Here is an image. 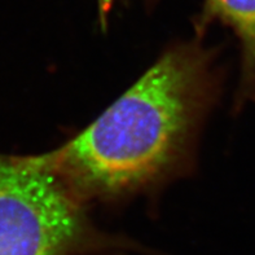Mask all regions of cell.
<instances>
[{"mask_svg": "<svg viewBox=\"0 0 255 255\" xmlns=\"http://www.w3.org/2000/svg\"><path fill=\"white\" fill-rule=\"evenodd\" d=\"M122 248L95 230L84 201L45 154L0 153V255H113Z\"/></svg>", "mask_w": 255, "mask_h": 255, "instance_id": "obj_2", "label": "cell"}, {"mask_svg": "<svg viewBox=\"0 0 255 255\" xmlns=\"http://www.w3.org/2000/svg\"><path fill=\"white\" fill-rule=\"evenodd\" d=\"M217 84L210 52L196 43L176 45L87 128L45 157L84 202L148 191L188 163Z\"/></svg>", "mask_w": 255, "mask_h": 255, "instance_id": "obj_1", "label": "cell"}, {"mask_svg": "<svg viewBox=\"0 0 255 255\" xmlns=\"http://www.w3.org/2000/svg\"><path fill=\"white\" fill-rule=\"evenodd\" d=\"M114 0H99V5H100L101 17L105 16V13L110 9V6L113 5Z\"/></svg>", "mask_w": 255, "mask_h": 255, "instance_id": "obj_4", "label": "cell"}, {"mask_svg": "<svg viewBox=\"0 0 255 255\" xmlns=\"http://www.w3.org/2000/svg\"><path fill=\"white\" fill-rule=\"evenodd\" d=\"M207 4L239 35L245 75L255 84V0H207Z\"/></svg>", "mask_w": 255, "mask_h": 255, "instance_id": "obj_3", "label": "cell"}]
</instances>
